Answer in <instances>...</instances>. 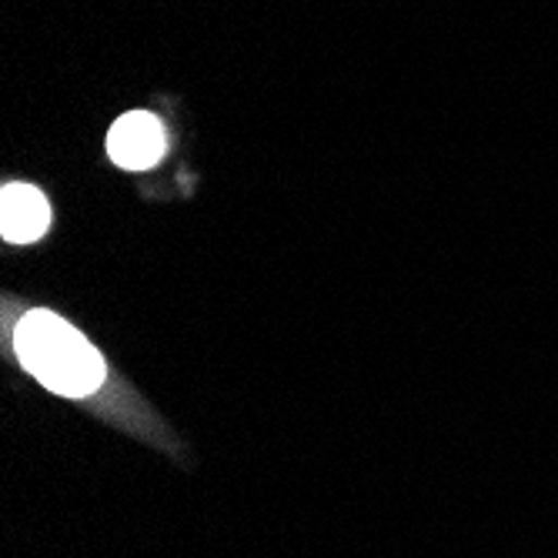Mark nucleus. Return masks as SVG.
<instances>
[{
    "instance_id": "obj_3",
    "label": "nucleus",
    "mask_w": 558,
    "mask_h": 558,
    "mask_svg": "<svg viewBox=\"0 0 558 558\" xmlns=\"http://www.w3.org/2000/svg\"><path fill=\"white\" fill-rule=\"evenodd\" d=\"M47 197L31 184H8L0 194V234L11 244H31L47 234Z\"/></svg>"
},
{
    "instance_id": "obj_2",
    "label": "nucleus",
    "mask_w": 558,
    "mask_h": 558,
    "mask_svg": "<svg viewBox=\"0 0 558 558\" xmlns=\"http://www.w3.org/2000/svg\"><path fill=\"white\" fill-rule=\"evenodd\" d=\"M165 128L155 114L131 111L114 121L108 134V155L124 171H147L165 158Z\"/></svg>"
},
{
    "instance_id": "obj_1",
    "label": "nucleus",
    "mask_w": 558,
    "mask_h": 558,
    "mask_svg": "<svg viewBox=\"0 0 558 558\" xmlns=\"http://www.w3.org/2000/svg\"><path fill=\"white\" fill-rule=\"evenodd\" d=\"M14 351L44 388L68 398L94 395L108 375L100 351L74 325L50 312H27L17 322Z\"/></svg>"
}]
</instances>
